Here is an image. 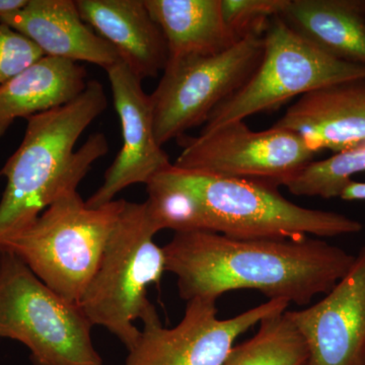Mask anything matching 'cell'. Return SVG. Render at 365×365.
<instances>
[{"label":"cell","mask_w":365,"mask_h":365,"mask_svg":"<svg viewBox=\"0 0 365 365\" xmlns=\"http://www.w3.org/2000/svg\"><path fill=\"white\" fill-rule=\"evenodd\" d=\"M182 299L217 300L232 290L307 306L348 273L355 255L319 237L237 239L208 230L175 232L163 247Z\"/></svg>","instance_id":"6da1fadb"},{"label":"cell","mask_w":365,"mask_h":365,"mask_svg":"<svg viewBox=\"0 0 365 365\" xmlns=\"http://www.w3.org/2000/svg\"><path fill=\"white\" fill-rule=\"evenodd\" d=\"M107 108L104 86L90 81L71 102L26 119L23 141L0 170L6 180L0 200V246L60 198L78 192L93 163L107 155L109 143L103 133L91 134L74 150Z\"/></svg>","instance_id":"7a4b0ae2"},{"label":"cell","mask_w":365,"mask_h":365,"mask_svg":"<svg viewBox=\"0 0 365 365\" xmlns=\"http://www.w3.org/2000/svg\"><path fill=\"white\" fill-rule=\"evenodd\" d=\"M125 203L90 207L78 192L67 194L2 242L0 254L16 255L53 292L78 304Z\"/></svg>","instance_id":"3957f363"},{"label":"cell","mask_w":365,"mask_h":365,"mask_svg":"<svg viewBox=\"0 0 365 365\" xmlns=\"http://www.w3.org/2000/svg\"><path fill=\"white\" fill-rule=\"evenodd\" d=\"M172 168L198 201L202 230L237 239H322L364 230L359 220L341 213L292 203L272 185Z\"/></svg>","instance_id":"277c9868"},{"label":"cell","mask_w":365,"mask_h":365,"mask_svg":"<svg viewBox=\"0 0 365 365\" xmlns=\"http://www.w3.org/2000/svg\"><path fill=\"white\" fill-rule=\"evenodd\" d=\"M145 204L125 203L100 265L78 302L91 326H101L131 349L140 330L134 326L151 306L148 288L162 280L163 248L155 242Z\"/></svg>","instance_id":"5b68a950"},{"label":"cell","mask_w":365,"mask_h":365,"mask_svg":"<svg viewBox=\"0 0 365 365\" xmlns=\"http://www.w3.org/2000/svg\"><path fill=\"white\" fill-rule=\"evenodd\" d=\"M91 324L16 255L0 254V338L23 343L34 365H102Z\"/></svg>","instance_id":"8992f818"},{"label":"cell","mask_w":365,"mask_h":365,"mask_svg":"<svg viewBox=\"0 0 365 365\" xmlns=\"http://www.w3.org/2000/svg\"><path fill=\"white\" fill-rule=\"evenodd\" d=\"M357 78H365V66L331 56L276 16L264 33L263 56L256 71L235 95L216 108L201 132L244 121L309 91Z\"/></svg>","instance_id":"52a82bcc"},{"label":"cell","mask_w":365,"mask_h":365,"mask_svg":"<svg viewBox=\"0 0 365 365\" xmlns=\"http://www.w3.org/2000/svg\"><path fill=\"white\" fill-rule=\"evenodd\" d=\"M264 52V35H249L227 51L168 62L150 95L160 146L206 123L216 108L251 78Z\"/></svg>","instance_id":"ba28073f"},{"label":"cell","mask_w":365,"mask_h":365,"mask_svg":"<svg viewBox=\"0 0 365 365\" xmlns=\"http://www.w3.org/2000/svg\"><path fill=\"white\" fill-rule=\"evenodd\" d=\"M316 153L285 129L253 131L244 121L184 139L175 167L225 178L284 186L313 162Z\"/></svg>","instance_id":"9c48e42d"},{"label":"cell","mask_w":365,"mask_h":365,"mask_svg":"<svg viewBox=\"0 0 365 365\" xmlns=\"http://www.w3.org/2000/svg\"><path fill=\"white\" fill-rule=\"evenodd\" d=\"M289 302L271 299L234 318L218 319L216 302H187L184 317L165 328L151 304L141 321L143 328L124 365H222L235 341L262 319L287 312Z\"/></svg>","instance_id":"30bf717a"},{"label":"cell","mask_w":365,"mask_h":365,"mask_svg":"<svg viewBox=\"0 0 365 365\" xmlns=\"http://www.w3.org/2000/svg\"><path fill=\"white\" fill-rule=\"evenodd\" d=\"M106 72L123 143L105 173L104 182L86 201L90 207L113 202L124 189L132 185H146L151 178L172 165L155 137L150 98L144 93L143 81L121 60L108 67Z\"/></svg>","instance_id":"8fae6325"},{"label":"cell","mask_w":365,"mask_h":365,"mask_svg":"<svg viewBox=\"0 0 365 365\" xmlns=\"http://www.w3.org/2000/svg\"><path fill=\"white\" fill-rule=\"evenodd\" d=\"M285 313L306 342L307 365H365V246L324 299Z\"/></svg>","instance_id":"7c38bea8"},{"label":"cell","mask_w":365,"mask_h":365,"mask_svg":"<svg viewBox=\"0 0 365 365\" xmlns=\"http://www.w3.org/2000/svg\"><path fill=\"white\" fill-rule=\"evenodd\" d=\"M273 127L294 132L314 151L365 145V78L341 81L299 97Z\"/></svg>","instance_id":"4fadbf2b"},{"label":"cell","mask_w":365,"mask_h":365,"mask_svg":"<svg viewBox=\"0 0 365 365\" xmlns=\"http://www.w3.org/2000/svg\"><path fill=\"white\" fill-rule=\"evenodd\" d=\"M0 21L28 38L44 56L88 62L106 69L119 61L118 53L79 14L74 0H28Z\"/></svg>","instance_id":"5bb4252c"},{"label":"cell","mask_w":365,"mask_h":365,"mask_svg":"<svg viewBox=\"0 0 365 365\" xmlns=\"http://www.w3.org/2000/svg\"><path fill=\"white\" fill-rule=\"evenodd\" d=\"M76 6L86 25L116 50L141 81L165 71L167 41L144 0H76Z\"/></svg>","instance_id":"9a60e30c"},{"label":"cell","mask_w":365,"mask_h":365,"mask_svg":"<svg viewBox=\"0 0 365 365\" xmlns=\"http://www.w3.org/2000/svg\"><path fill=\"white\" fill-rule=\"evenodd\" d=\"M88 83L85 67L76 62L42 57L0 86V138L16 120L71 102Z\"/></svg>","instance_id":"2e32d148"},{"label":"cell","mask_w":365,"mask_h":365,"mask_svg":"<svg viewBox=\"0 0 365 365\" xmlns=\"http://www.w3.org/2000/svg\"><path fill=\"white\" fill-rule=\"evenodd\" d=\"M280 18L331 56L365 66V0H289Z\"/></svg>","instance_id":"e0dca14e"},{"label":"cell","mask_w":365,"mask_h":365,"mask_svg":"<svg viewBox=\"0 0 365 365\" xmlns=\"http://www.w3.org/2000/svg\"><path fill=\"white\" fill-rule=\"evenodd\" d=\"M144 4L163 31L169 61L220 54L240 41L225 25L222 0H144Z\"/></svg>","instance_id":"ac0fdd59"},{"label":"cell","mask_w":365,"mask_h":365,"mask_svg":"<svg viewBox=\"0 0 365 365\" xmlns=\"http://www.w3.org/2000/svg\"><path fill=\"white\" fill-rule=\"evenodd\" d=\"M259 324L258 332L232 347L222 365H307L306 342L285 312Z\"/></svg>","instance_id":"d6986e66"},{"label":"cell","mask_w":365,"mask_h":365,"mask_svg":"<svg viewBox=\"0 0 365 365\" xmlns=\"http://www.w3.org/2000/svg\"><path fill=\"white\" fill-rule=\"evenodd\" d=\"M365 172V145L313 160L285 185L297 196L339 198L353 176Z\"/></svg>","instance_id":"ffe728a7"},{"label":"cell","mask_w":365,"mask_h":365,"mask_svg":"<svg viewBox=\"0 0 365 365\" xmlns=\"http://www.w3.org/2000/svg\"><path fill=\"white\" fill-rule=\"evenodd\" d=\"M289 0H222L223 20L237 40L264 35L270 21L284 13Z\"/></svg>","instance_id":"44dd1931"},{"label":"cell","mask_w":365,"mask_h":365,"mask_svg":"<svg viewBox=\"0 0 365 365\" xmlns=\"http://www.w3.org/2000/svg\"><path fill=\"white\" fill-rule=\"evenodd\" d=\"M44 57L33 42L0 21V86Z\"/></svg>","instance_id":"7402d4cb"},{"label":"cell","mask_w":365,"mask_h":365,"mask_svg":"<svg viewBox=\"0 0 365 365\" xmlns=\"http://www.w3.org/2000/svg\"><path fill=\"white\" fill-rule=\"evenodd\" d=\"M339 198L344 201H365V182L352 180L343 189Z\"/></svg>","instance_id":"603a6c76"},{"label":"cell","mask_w":365,"mask_h":365,"mask_svg":"<svg viewBox=\"0 0 365 365\" xmlns=\"http://www.w3.org/2000/svg\"><path fill=\"white\" fill-rule=\"evenodd\" d=\"M28 0H0V16L21 9Z\"/></svg>","instance_id":"cb8c5ba5"}]
</instances>
